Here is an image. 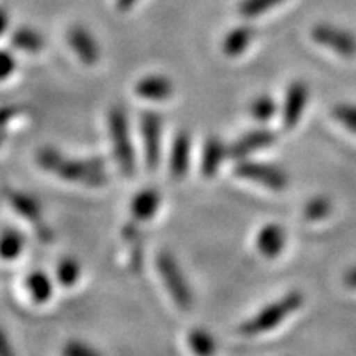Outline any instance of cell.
Here are the masks:
<instances>
[{"label":"cell","mask_w":356,"mask_h":356,"mask_svg":"<svg viewBox=\"0 0 356 356\" xmlns=\"http://www.w3.org/2000/svg\"><path fill=\"white\" fill-rule=\"evenodd\" d=\"M37 163L43 170L58 175L63 180L74 181V184L101 186L108 181V173H106V167L101 160L71 159L51 147H43L38 150Z\"/></svg>","instance_id":"obj_1"},{"label":"cell","mask_w":356,"mask_h":356,"mask_svg":"<svg viewBox=\"0 0 356 356\" xmlns=\"http://www.w3.org/2000/svg\"><path fill=\"white\" fill-rule=\"evenodd\" d=\"M302 304H304V297H302L300 292L287 293L280 300L267 305L259 314L249 318L248 322H244L239 327V332L246 337H256L261 335V333L273 330L274 327L282 323L286 317H289L296 310H299Z\"/></svg>","instance_id":"obj_2"},{"label":"cell","mask_w":356,"mask_h":356,"mask_svg":"<svg viewBox=\"0 0 356 356\" xmlns=\"http://www.w3.org/2000/svg\"><path fill=\"white\" fill-rule=\"evenodd\" d=\"M113 152L119 168L126 177H132L136 172V152L129 134L127 114L122 108H113L108 115Z\"/></svg>","instance_id":"obj_3"},{"label":"cell","mask_w":356,"mask_h":356,"mask_svg":"<svg viewBox=\"0 0 356 356\" xmlns=\"http://www.w3.org/2000/svg\"><path fill=\"white\" fill-rule=\"evenodd\" d=\"M157 270L168 296L172 297L178 309L190 310L193 305V292L175 256L167 251L160 252L157 256Z\"/></svg>","instance_id":"obj_4"},{"label":"cell","mask_w":356,"mask_h":356,"mask_svg":"<svg viewBox=\"0 0 356 356\" xmlns=\"http://www.w3.org/2000/svg\"><path fill=\"white\" fill-rule=\"evenodd\" d=\"M162 115L157 113H144L140 118V137L144 145L145 165L150 170H155L160 163L162 155Z\"/></svg>","instance_id":"obj_5"},{"label":"cell","mask_w":356,"mask_h":356,"mask_svg":"<svg viewBox=\"0 0 356 356\" xmlns=\"http://www.w3.org/2000/svg\"><path fill=\"white\" fill-rule=\"evenodd\" d=\"M236 175L246 178V180L257 181V184L264 185L267 188L277 191L287 188L289 185V178L280 168L267 165V163L251 162V160L244 159L236 165Z\"/></svg>","instance_id":"obj_6"},{"label":"cell","mask_w":356,"mask_h":356,"mask_svg":"<svg viewBox=\"0 0 356 356\" xmlns=\"http://www.w3.org/2000/svg\"><path fill=\"white\" fill-rule=\"evenodd\" d=\"M312 38L315 42L323 44L337 51L338 55L343 58H355L356 56V37L346 30L337 29L333 25L320 24L315 25L312 30Z\"/></svg>","instance_id":"obj_7"},{"label":"cell","mask_w":356,"mask_h":356,"mask_svg":"<svg viewBox=\"0 0 356 356\" xmlns=\"http://www.w3.org/2000/svg\"><path fill=\"white\" fill-rule=\"evenodd\" d=\"M66 40H68L70 48L78 56V60L83 61L84 65L92 66L99 61L101 47L95 35L89 32L86 26H71L68 30V35H66Z\"/></svg>","instance_id":"obj_8"},{"label":"cell","mask_w":356,"mask_h":356,"mask_svg":"<svg viewBox=\"0 0 356 356\" xmlns=\"http://www.w3.org/2000/svg\"><path fill=\"white\" fill-rule=\"evenodd\" d=\"M275 142V136L269 129H257V131L244 134L239 140H236L229 147V157L236 160L246 159L248 155L257 152V150L267 149Z\"/></svg>","instance_id":"obj_9"},{"label":"cell","mask_w":356,"mask_h":356,"mask_svg":"<svg viewBox=\"0 0 356 356\" xmlns=\"http://www.w3.org/2000/svg\"><path fill=\"white\" fill-rule=\"evenodd\" d=\"M307 101H309V88L304 83H293L289 86L286 101H284L282 121L287 129L297 126L304 114Z\"/></svg>","instance_id":"obj_10"},{"label":"cell","mask_w":356,"mask_h":356,"mask_svg":"<svg viewBox=\"0 0 356 356\" xmlns=\"http://www.w3.org/2000/svg\"><path fill=\"white\" fill-rule=\"evenodd\" d=\"M191 157V137L188 132H178L172 142L170 159H168V168L170 175L175 180H181L186 177L190 168Z\"/></svg>","instance_id":"obj_11"},{"label":"cell","mask_w":356,"mask_h":356,"mask_svg":"<svg viewBox=\"0 0 356 356\" xmlns=\"http://www.w3.org/2000/svg\"><path fill=\"white\" fill-rule=\"evenodd\" d=\"M173 83L163 74H149L136 84L137 96L147 101H165L173 96Z\"/></svg>","instance_id":"obj_12"},{"label":"cell","mask_w":356,"mask_h":356,"mask_svg":"<svg viewBox=\"0 0 356 356\" xmlns=\"http://www.w3.org/2000/svg\"><path fill=\"white\" fill-rule=\"evenodd\" d=\"M286 231H284L282 226L270 222V225L264 226V228L257 233V251H259L264 257H267V259H274V257L280 256L284 246H286Z\"/></svg>","instance_id":"obj_13"},{"label":"cell","mask_w":356,"mask_h":356,"mask_svg":"<svg viewBox=\"0 0 356 356\" xmlns=\"http://www.w3.org/2000/svg\"><path fill=\"white\" fill-rule=\"evenodd\" d=\"M160 203H162V197H160L157 190H140L139 193L132 198L131 215L136 218L137 221H149L150 218H154L155 213L159 211Z\"/></svg>","instance_id":"obj_14"},{"label":"cell","mask_w":356,"mask_h":356,"mask_svg":"<svg viewBox=\"0 0 356 356\" xmlns=\"http://www.w3.org/2000/svg\"><path fill=\"white\" fill-rule=\"evenodd\" d=\"M226 155H229V150L226 149V145L218 139V137H211L207 140L203 149V157H202V172L204 177H215L218 168L222 162H225Z\"/></svg>","instance_id":"obj_15"},{"label":"cell","mask_w":356,"mask_h":356,"mask_svg":"<svg viewBox=\"0 0 356 356\" xmlns=\"http://www.w3.org/2000/svg\"><path fill=\"white\" fill-rule=\"evenodd\" d=\"M254 29L248 25H241L236 26V29L231 30V32L226 35L225 40H222V51L225 55H228L231 58L243 55L244 50L252 43L254 40Z\"/></svg>","instance_id":"obj_16"},{"label":"cell","mask_w":356,"mask_h":356,"mask_svg":"<svg viewBox=\"0 0 356 356\" xmlns=\"http://www.w3.org/2000/svg\"><path fill=\"white\" fill-rule=\"evenodd\" d=\"M25 289L37 304H44L53 296L51 279L43 270H33V273L26 275Z\"/></svg>","instance_id":"obj_17"},{"label":"cell","mask_w":356,"mask_h":356,"mask_svg":"<svg viewBox=\"0 0 356 356\" xmlns=\"http://www.w3.org/2000/svg\"><path fill=\"white\" fill-rule=\"evenodd\" d=\"M186 341L195 356H216L218 343L207 328H193L186 337Z\"/></svg>","instance_id":"obj_18"},{"label":"cell","mask_w":356,"mask_h":356,"mask_svg":"<svg viewBox=\"0 0 356 356\" xmlns=\"http://www.w3.org/2000/svg\"><path fill=\"white\" fill-rule=\"evenodd\" d=\"M10 204L15 208V211L19 213L20 216H24L25 220L37 222L40 218H42V204L37 198H33L32 195L26 193H15L10 195Z\"/></svg>","instance_id":"obj_19"},{"label":"cell","mask_w":356,"mask_h":356,"mask_svg":"<svg viewBox=\"0 0 356 356\" xmlns=\"http://www.w3.org/2000/svg\"><path fill=\"white\" fill-rule=\"evenodd\" d=\"M12 44L20 51L38 53L44 47V40L37 30L33 29H19L12 35Z\"/></svg>","instance_id":"obj_20"},{"label":"cell","mask_w":356,"mask_h":356,"mask_svg":"<svg viewBox=\"0 0 356 356\" xmlns=\"http://www.w3.org/2000/svg\"><path fill=\"white\" fill-rule=\"evenodd\" d=\"M25 248V239L17 229H6L0 234V257L13 261L22 254Z\"/></svg>","instance_id":"obj_21"},{"label":"cell","mask_w":356,"mask_h":356,"mask_svg":"<svg viewBox=\"0 0 356 356\" xmlns=\"http://www.w3.org/2000/svg\"><path fill=\"white\" fill-rule=\"evenodd\" d=\"M81 277V264L74 257H65L56 266V279L61 286L71 287Z\"/></svg>","instance_id":"obj_22"},{"label":"cell","mask_w":356,"mask_h":356,"mask_svg":"<svg viewBox=\"0 0 356 356\" xmlns=\"http://www.w3.org/2000/svg\"><path fill=\"white\" fill-rule=\"evenodd\" d=\"M282 2L284 0H243L241 6H239V12L246 19H256V17L262 15L264 12L270 10Z\"/></svg>","instance_id":"obj_23"},{"label":"cell","mask_w":356,"mask_h":356,"mask_svg":"<svg viewBox=\"0 0 356 356\" xmlns=\"http://www.w3.org/2000/svg\"><path fill=\"white\" fill-rule=\"evenodd\" d=\"M249 113H251V115L256 121L267 122L275 114V102L273 97L269 96H259L251 102Z\"/></svg>","instance_id":"obj_24"},{"label":"cell","mask_w":356,"mask_h":356,"mask_svg":"<svg viewBox=\"0 0 356 356\" xmlns=\"http://www.w3.org/2000/svg\"><path fill=\"white\" fill-rule=\"evenodd\" d=\"M332 213V202L325 197H315L305 204L304 215L307 220L318 221L327 218Z\"/></svg>","instance_id":"obj_25"},{"label":"cell","mask_w":356,"mask_h":356,"mask_svg":"<svg viewBox=\"0 0 356 356\" xmlns=\"http://www.w3.org/2000/svg\"><path fill=\"white\" fill-rule=\"evenodd\" d=\"M61 356H104L96 346L84 343L79 340L66 341L61 348Z\"/></svg>","instance_id":"obj_26"},{"label":"cell","mask_w":356,"mask_h":356,"mask_svg":"<svg viewBox=\"0 0 356 356\" xmlns=\"http://www.w3.org/2000/svg\"><path fill=\"white\" fill-rule=\"evenodd\" d=\"M332 113L333 118H335L338 122L343 124L345 127H348L350 131H353L356 134V106L337 104Z\"/></svg>","instance_id":"obj_27"},{"label":"cell","mask_w":356,"mask_h":356,"mask_svg":"<svg viewBox=\"0 0 356 356\" xmlns=\"http://www.w3.org/2000/svg\"><path fill=\"white\" fill-rule=\"evenodd\" d=\"M17 68V60L12 53L7 50H0V81L12 76L13 71Z\"/></svg>","instance_id":"obj_28"},{"label":"cell","mask_w":356,"mask_h":356,"mask_svg":"<svg viewBox=\"0 0 356 356\" xmlns=\"http://www.w3.org/2000/svg\"><path fill=\"white\" fill-rule=\"evenodd\" d=\"M0 356H17L10 338H8V335L2 327H0Z\"/></svg>","instance_id":"obj_29"},{"label":"cell","mask_w":356,"mask_h":356,"mask_svg":"<svg viewBox=\"0 0 356 356\" xmlns=\"http://www.w3.org/2000/svg\"><path fill=\"white\" fill-rule=\"evenodd\" d=\"M8 29V12L3 7H0V35H3Z\"/></svg>","instance_id":"obj_30"},{"label":"cell","mask_w":356,"mask_h":356,"mask_svg":"<svg viewBox=\"0 0 356 356\" xmlns=\"http://www.w3.org/2000/svg\"><path fill=\"white\" fill-rule=\"evenodd\" d=\"M136 3H137V0H115V7H118V10H121V12L131 10Z\"/></svg>","instance_id":"obj_31"},{"label":"cell","mask_w":356,"mask_h":356,"mask_svg":"<svg viewBox=\"0 0 356 356\" xmlns=\"http://www.w3.org/2000/svg\"><path fill=\"white\" fill-rule=\"evenodd\" d=\"M345 284L351 289H356V267L350 269L348 273L345 274Z\"/></svg>","instance_id":"obj_32"}]
</instances>
